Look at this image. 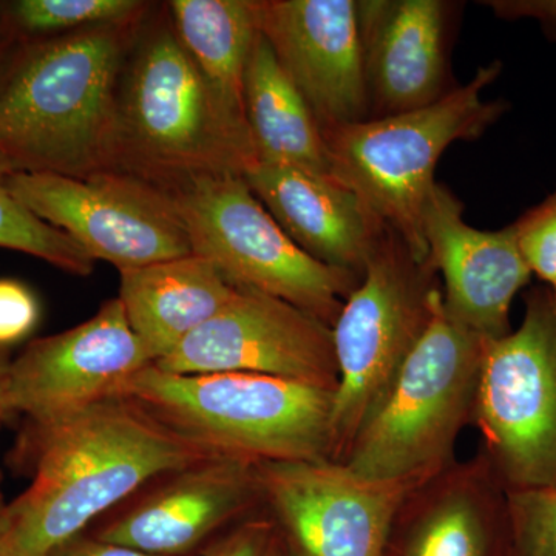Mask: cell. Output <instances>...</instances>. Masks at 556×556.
<instances>
[{"label":"cell","instance_id":"obj_5","mask_svg":"<svg viewBox=\"0 0 556 556\" xmlns=\"http://www.w3.org/2000/svg\"><path fill=\"white\" fill-rule=\"evenodd\" d=\"M501 70L497 61L479 67L470 83L428 108L321 129L331 177L356 192L417 262L428 260L422 218L439 160L453 142L482 137L507 110L482 98Z\"/></svg>","mask_w":556,"mask_h":556},{"label":"cell","instance_id":"obj_34","mask_svg":"<svg viewBox=\"0 0 556 556\" xmlns=\"http://www.w3.org/2000/svg\"><path fill=\"white\" fill-rule=\"evenodd\" d=\"M278 556H295V555L292 554L291 551H289V547L287 546V544H285V541H283V547H281L280 554H278Z\"/></svg>","mask_w":556,"mask_h":556},{"label":"cell","instance_id":"obj_28","mask_svg":"<svg viewBox=\"0 0 556 556\" xmlns=\"http://www.w3.org/2000/svg\"><path fill=\"white\" fill-rule=\"evenodd\" d=\"M39 317L35 292L21 281L0 278V350L28 338Z\"/></svg>","mask_w":556,"mask_h":556},{"label":"cell","instance_id":"obj_13","mask_svg":"<svg viewBox=\"0 0 556 556\" xmlns=\"http://www.w3.org/2000/svg\"><path fill=\"white\" fill-rule=\"evenodd\" d=\"M149 365L119 299L102 303L76 327L36 339L11 361L10 409L46 422L104 399Z\"/></svg>","mask_w":556,"mask_h":556},{"label":"cell","instance_id":"obj_4","mask_svg":"<svg viewBox=\"0 0 556 556\" xmlns=\"http://www.w3.org/2000/svg\"><path fill=\"white\" fill-rule=\"evenodd\" d=\"M214 456L244 463L332 460L334 391L249 372L174 375L149 365L119 388Z\"/></svg>","mask_w":556,"mask_h":556},{"label":"cell","instance_id":"obj_10","mask_svg":"<svg viewBox=\"0 0 556 556\" xmlns=\"http://www.w3.org/2000/svg\"><path fill=\"white\" fill-rule=\"evenodd\" d=\"M10 192L36 217L67 233L94 262L139 268L192 255L169 193L119 172L87 178L10 174Z\"/></svg>","mask_w":556,"mask_h":556},{"label":"cell","instance_id":"obj_1","mask_svg":"<svg viewBox=\"0 0 556 556\" xmlns=\"http://www.w3.org/2000/svg\"><path fill=\"white\" fill-rule=\"evenodd\" d=\"M21 452L33 478L3 507L10 556H47L155 479L214 457L123 396L28 422Z\"/></svg>","mask_w":556,"mask_h":556},{"label":"cell","instance_id":"obj_32","mask_svg":"<svg viewBox=\"0 0 556 556\" xmlns=\"http://www.w3.org/2000/svg\"><path fill=\"white\" fill-rule=\"evenodd\" d=\"M14 31L11 30L9 22L5 20V14H3L2 2H0V56H2L3 51L7 50V47L10 46L11 40L14 39Z\"/></svg>","mask_w":556,"mask_h":556},{"label":"cell","instance_id":"obj_30","mask_svg":"<svg viewBox=\"0 0 556 556\" xmlns=\"http://www.w3.org/2000/svg\"><path fill=\"white\" fill-rule=\"evenodd\" d=\"M47 556H156L146 554L121 544L110 543V541L101 540V538L86 533L72 538L67 543L61 544L60 547L51 551Z\"/></svg>","mask_w":556,"mask_h":556},{"label":"cell","instance_id":"obj_35","mask_svg":"<svg viewBox=\"0 0 556 556\" xmlns=\"http://www.w3.org/2000/svg\"><path fill=\"white\" fill-rule=\"evenodd\" d=\"M552 291H554V292H555V295H556V288H555V289H552Z\"/></svg>","mask_w":556,"mask_h":556},{"label":"cell","instance_id":"obj_19","mask_svg":"<svg viewBox=\"0 0 556 556\" xmlns=\"http://www.w3.org/2000/svg\"><path fill=\"white\" fill-rule=\"evenodd\" d=\"M244 181L309 257L362 276L387 226L342 182L324 175L257 163Z\"/></svg>","mask_w":556,"mask_h":556},{"label":"cell","instance_id":"obj_7","mask_svg":"<svg viewBox=\"0 0 556 556\" xmlns=\"http://www.w3.org/2000/svg\"><path fill=\"white\" fill-rule=\"evenodd\" d=\"M441 291L430 262H417L401 237L387 228L332 325L339 372L332 401L336 463H343L393 386L426 332Z\"/></svg>","mask_w":556,"mask_h":556},{"label":"cell","instance_id":"obj_9","mask_svg":"<svg viewBox=\"0 0 556 556\" xmlns=\"http://www.w3.org/2000/svg\"><path fill=\"white\" fill-rule=\"evenodd\" d=\"M475 426L507 490L556 486V295L527 292L522 324L486 340Z\"/></svg>","mask_w":556,"mask_h":556},{"label":"cell","instance_id":"obj_2","mask_svg":"<svg viewBox=\"0 0 556 556\" xmlns=\"http://www.w3.org/2000/svg\"><path fill=\"white\" fill-rule=\"evenodd\" d=\"M148 14L53 38L14 33L0 56V163L10 174L113 170L121 75Z\"/></svg>","mask_w":556,"mask_h":556},{"label":"cell","instance_id":"obj_16","mask_svg":"<svg viewBox=\"0 0 556 556\" xmlns=\"http://www.w3.org/2000/svg\"><path fill=\"white\" fill-rule=\"evenodd\" d=\"M422 226L450 317L485 340L507 336L511 303L533 276L515 226L481 230L467 225L464 204L441 182L428 197Z\"/></svg>","mask_w":556,"mask_h":556},{"label":"cell","instance_id":"obj_29","mask_svg":"<svg viewBox=\"0 0 556 556\" xmlns=\"http://www.w3.org/2000/svg\"><path fill=\"white\" fill-rule=\"evenodd\" d=\"M482 5L501 20L535 21L548 38L556 40V0H486Z\"/></svg>","mask_w":556,"mask_h":556},{"label":"cell","instance_id":"obj_36","mask_svg":"<svg viewBox=\"0 0 556 556\" xmlns=\"http://www.w3.org/2000/svg\"><path fill=\"white\" fill-rule=\"evenodd\" d=\"M2 419H3V417H2V416H0V420H2Z\"/></svg>","mask_w":556,"mask_h":556},{"label":"cell","instance_id":"obj_27","mask_svg":"<svg viewBox=\"0 0 556 556\" xmlns=\"http://www.w3.org/2000/svg\"><path fill=\"white\" fill-rule=\"evenodd\" d=\"M283 538L265 510L230 527L228 533L212 544L204 556H278Z\"/></svg>","mask_w":556,"mask_h":556},{"label":"cell","instance_id":"obj_17","mask_svg":"<svg viewBox=\"0 0 556 556\" xmlns=\"http://www.w3.org/2000/svg\"><path fill=\"white\" fill-rule=\"evenodd\" d=\"M511 547L508 490L479 452L424 479L399 508L386 556H500Z\"/></svg>","mask_w":556,"mask_h":556},{"label":"cell","instance_id":"obj_33","mask_svg":"<svg viewBox=\"0 0 556 556\" xmlns=\"http://www.w3.org/2000/svg\"><path fill=\"white\" fill-rule=\"evenodd\" d=\"M3 507H5V503H3L2 496H0V556H10L5 546H3Z\"/></svg>","mask_w":556,"mask_h":556},{"label":"cell","instance_id":"obj_22","mask_svg":"<svg viewBox=\"0 0 556 556\" xmlns=\"http://www.w3.org/2000/svg\"><path fill=\"white\" fill-rule=\"evenodd\" d=\"M166 5L201 75L223 104L247 121L244 73L258 35L255 0H170Z\"/></svg>","mask_w":556,"mask_h":556},{"label":"cell","instance_id":"obj_14","mask_svg":"<svg viewBox=\"0 0 556 556\" xmlns=\"http://www.w3.org/2000/svg\"><path fill=\"white\" fill-rule=\"evenodd\" d=\"M258 31L320 129L369 118L357 0H255Z\"/></svg>","mask_w":556,"mask_h":556},{"label":"cell","instance_id":"obj_6","mask_svg":"<svg viewBox=\"0 0 556 556\" xmlns=\"http://www.w3.org/2000/svg\"><path fill=\"white\" fill-rule=\"evenodd\" d=\"M486 340L450 317L439 295L430 324L343 464L380 481L427 479L455 463L473 424Z\"/></svg>","mask_w":556,"mask_h":556},{"label":"cell","instance_id":"obj_26","mask_svg":"<svg viewBox=\"0 0 556 556\" xmlns=\"http://www.w3.org/2000/svg\"><path fill=\"white\" fill-rule=\"evenodd\" d=\"M518 243L532 274L556 288V192L530 208L518 222Z\"/></svg>","mask_w":556,"mask_h":556},{"label":"cell","instance_id":"obj_11","mask_svg":"<svg viewBox=\"0 0 556 556\" xmlns=\"http://www.w3.org/2000/svg\"><path fill=\"white\" fill-rule=\"evenodd\" d=\"M263 507L295 556H386L405 497L424 479L380 481L331 459L257 466Z\"/></svg>","mask_w":556,"mask_h":556},{"label":"cell","instance_id":"obj_18","mask_svg":"<svg viewBox=\"0 0 556 556\" xmlns=\"http://www.w3.org/2000/svg\"><path fill=\"white\" fill-rule=\"evenodd\" d=\"M369 118L428 108L448 86L455 5L444 0H358Z\"/></svg>","mask_w":556,"mask_h":556},{"label":"cell","instance_id":"obj_31","mask_svg":"<svg viewBox=\"0 0 556 556\" xmlns=\"http://www.w3.org/2000/svg\"><path fill=\"white\" fill-rule=\"evenodd\" d=\"M10 368L11 358L7 350H0V416L10 415Z\"/></svg>","mask_w":556,"mask_h":556},{"label":"cell","instance_id":"obj_24","mask_svg":"<svg viewBox=\"0 0 556 556\" xmlns=\"http://www.w3.org/2000/svg\"><path fill=\"white\" fill-rule=\"evenodd\" d=\"M9 175L0 163V248L31 255L72 276L89 277L97 262L67 233L25 207L10 192Z\"/></svg>","mask_w":556,"mask_h":556},{"label":"cell","instance_id":"obj_12","mask_svg":"<svg viewBox=\"0 0 556 556\" xmlns=\"http://www.w3.org/2000/svg\"><path fill=\"white\" fill-rule=\"evenodd\" d=\"M156 368L174 375L249 372L336 390L332 328L283 300L236 289L225 308Z\"/></svg>","mask_w":556,"mask_h":556},{"label":"cell","instance_id":"obj_20","mask_svg":"<svg viewBox=\"0 0 556 556\" xmlns=\"http://www.w3.org/2000/svg\"><path fill=\"white\" fill-rule=\"evenodd\" d=\"M236 288L192 254L119 270V302L152 364L169 356L228 305Z\"/></svg>","mask_w":556,"mask_h":556},{"label":"cell","instance_id":"obj_8","mask_svg":"<svg viewBox=\"0 0 556 556\" xmlns=\"http://www.w3.org/2000/svg\"><path fill=\"white\" fill-rule=\"evenodd\" d=\"M169 195L193 254L208 260L233 288L283 300L332 328L362 276L309 257L243 177L201 179Z\"/></svg>","mask_w":556,"mask_h":556},{"label":"cell","instance_id":"obj_21","mask_svg":"<svg viewBox=\"0 0 556 556\" xmlns=\"http://www.w3.org/2000/svg\"><path fill=\"white\" fill-rule=\"evenodd\" d=\"M244 112L258 163L331 177L316 116L260 31L244 73Z\"/></svg>","mask_w":556,"mask_h":556},{"label":"cell","instance_id":"obj_23","mask_svg":"<svg viewBox=\"0 0 556 556\" xmlns=\"http://www.w3.org/2000/svg\"><path fill=\"white\" fill-rule=\"evenodd\" d=\"M153 3L141 0H16L2 2L11 30L42 39L144 16Z\"/></svg>","mask_w":556,"mask_h":556},{"label":"cell","instance_id":"obj_3","mask_svg":"<svg viewBox=\"0 0 556 556\" xmlns=\"http://www.w3.org/2000/svg\"><path fill=\"white\" fill-rule=\"evenodd\" d=\"M257 163L247 121L201 75L166 3L152 7L121 75L112 172L175 193Z\"/></svg>","mask_w":556,"mask_h":556},{"label":"cell","instance_id":"obj_25","mask_svg":"<svg viewBox=\"0 0 556 556\" xmlns=\"http://www.w3.org/2000/svg\"><path fill=\"white\" fill-rule=\"evenodd\" d=\"M511 556H556V486L508 490Z\"/></svg>","mask_w":556,"mask_h":556},{"label":"cell","instance_id":"obj_15","mask_svg":"<svg viewBox=\"0 0 556 556\" xmlns=\"http://www.w3.org/2000/svg\"><path fill=\"white\" fill-rule=\"evenodd\" d=\"M123 506L94 536L156 556H188L265 510L257 466L223 456L163 475Z\"/></svg>","mask_w":556,"mask_h":556}]
</instances>
